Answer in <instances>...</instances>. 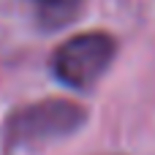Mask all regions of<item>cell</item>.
Here are the masks:
<instances>
[{
  "label": "cell",
  "mask_w": 155,
  "mask_h": 155,
  "mask_svg": "<svg viewBox=\"0 0 155 155\" xmlns=\"http://www.w3.org/2000/svg\"><path fill=\"white\" fill-rule=\"evenodd\" d=\"M87 106L71 98H44L14 109L3 123V150L11 155L16 150H33L46 142L74 136L87 125Z\"/></svg>",
  "instance_id": "1"
},
{
  "label": "cell",
  "mask_w": 155,
  "mask_h": 155,
  "mask_svg": "<svg viewBox=\"0 0 155 155\" xmlns=\"http://www.w3.org/2000/svg\"><path fill=\"white\" fill-rule=\"evenodd\" d=\"M114 54H117L114 35H109L104 30L76 33L54 49L52 74L65 87H71L76 93H87L101 82V76L112 65Z\"/></svg>",
  "instance_id": "2"
},
{
  "label": "cell",
  "mask_w": 155,
  "mask_h": 155,
  "mask_svg": "<svg viewBox=\"0 0 155 155\" xmlns=\"http://www.w3.org/2000/svg\"><path fill=\"white\" fill-rule=\"evenodd\" d=\"M82 3L84 0H30L44 27H63L79 14Z\"/></svg>",
  "instance_id": "3"
}]
</instances>
